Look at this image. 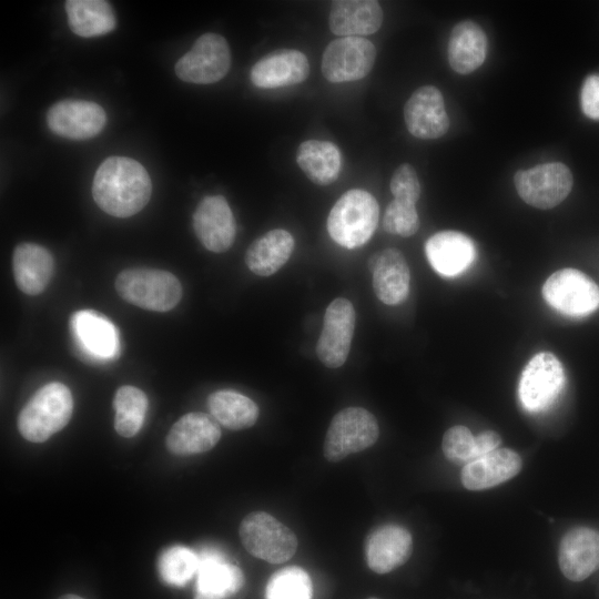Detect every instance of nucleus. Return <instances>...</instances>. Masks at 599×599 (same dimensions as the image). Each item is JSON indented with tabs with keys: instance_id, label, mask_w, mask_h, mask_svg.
<instances>
[{
	"instance_id": "obj_1",
	"label": "nucleus",
	"mask_w": 599,
	"mask_h": 599,
	"mask_svg": "<svg viewBox=\"0 0 599 599\" xmlns=\"http://www.w3.org/2000/svg\"><path fill=\"white\" fill-rule=\"evenodd\" d=\"M152 182L138 161L126 156H110L98 167L92 183L97 205L115 217H129L149 202Z\"/></svg>"
},
{
	"instance_id": "obj_2",
	"label": "nucleus",
	"mask_w": 599,
	"mask_h": 599,
	"mask_svg": "<svg viewBox=\"0 0 599 599\" xmlns=\"http://www.w3.org/2000/svg\"><path fill=\"white\" fill-rule=\"evenodd\" d=\"M73 413L69 387L51 382L39 388L18 416L21 436L31 443H43L67 426Z\"/></svg>"
},
{
	"instance_id": "obj_3",
	"label": "nucleus",
	"mask_w": 599,
	"mask_h": 599,
	"mask_svg": "<svg viewBox=\"0 0 599 599\" xmlns=\"http://www.w3.org/2000/svg\"><path fill=\"white\" fill-rule=\"evenodd\" d=\"M378 219L379 206L376 199L365 190L352 189L334 204L326 226L329 236L338 245L356 248L370 240Z\"/></svg>"
},
{
	"instance_id": "obj_4",
	"label": "nucleus",
	"mask_w": 599,
	"mask_h": 599,
	"mask_svg": "<svg viewBox=\"0 0 599 599\" xmlns=\"http://www.w3.org/2000/svg\"><path fill=\"white\" fill-rule=\"evenodd\" d=\"M114 286L125 302L153 312H167L182 297V285L177 277L156 268L123 270L118 274Z\"/></svg>"
},
{
	"instance_id": "obj_5",
	"label": "nucleus",
	"mask_w": 599,
	"mask_h": 599,
	"mask_svg": "<svg viewBox=\"0 0 599 599\" xmlns=\"http://www.w3.org/2000/svg\"><path fill=\"white\" fill-rule=\"evenodd\" d=\"M238 535L244 548L254 557L282 564L297 549L295 534L265 511H253L241 521Z\"/></svg>"
},
{
	"instance_id": "obj_6",
	"label": "nucleus",
	"mask_w": 599,
	"mask_h": 599,
	"mask_svg": "<svg viewBox=\"0 0 599 599\" xmlns=\"http://www.w3.org/2000/svg\"><path fill=\"white\" fill-rule=\"evenodd\" d=\"M379 436L375 416L362 407H347L332 419L324 440V456L337 463L373 446Z\"/></svg>"
},
{
	"instance_id": "obj_7",
	"label": "nucleus",
	"mask_w": 599,
	"mask_h": 599,
	"mask_svg": "<svg viewBox=\"0 0 599 599\" xmlns=\"http://www.w3.org/2000/svg\"><path fill=\"white\" fill-rule=\"evenodd\" d=\"M541 292L545 301L566 316L582 317L599 308V286L576 268L552 273Z\"/></svg>"
},
{
	"instance_id": "obj_8",
	"label": "nucleus",
	"mask_w": 599,
	"mask_h": 599,
	"mask_svg": "<svg viewBox=\"0 0 599 599\" xmlns=\"http://www.w3.org/2000/svg\"><path fill=\"white\" fill-rule=\"evenodd\" d=\"M231 65L226 40L214 32L199 37L192 48L175 63L177 78L195 84H211L223 79Z\"/></svg>"
},
{
	"instance_id": "obj_9",
	"label": "nucleus",
	"mask_w": 599,
	"mask_h": 599,
	"mask_svg": "<svg viewBox=\"0 0 599 599\" xmlns=\"http://www.w3.org/2000/svg\"><path fill=\"white\" fill-rule=\"evenodd\" d=\"M514 183L524 202L547 210L557 206L569 195L573 179L568 166L551 162L517 171Z\"/></svg>"
},
{
	"instance_id": "obj_10",
	"label": "nucleus",
	"mask_w": 599,
	"mask_h": 599,
	"mask_svg": "<svg viewBox=\"0 0 599 599\" xmlns=\"http://www.w3.org/2000/svg\"><path fill=\"white\" fill-rule=\"evenodd\" d=\"M565 384L560 361L549 352L536 354L521 372L518 395L529 412H541L557 398Z\"/></svg>"
},
{
	"instance_id": "obj_11",
	"label": "nucleus",
	"mask_w": 599,
	"mask_h": 599,
	"mask_svg": "<svg viewBox=\"0 0 599 599\" xmlns=\"http://www.w3.org/2000/svg\"><path fill=\"white\" fill-rule=\"evenodd\" d=\"M375 59V45L363 37L334 39L323 52L322 73L333 83L357 81L370 72Z\"/></svg>"
},
{
	"instance_id": "obj_12",
	"label": "nucleus",
	"mask_w": 599,
	"mask_h": 599,
	"mask_svg": "<svg viewBox=\"0 0 599 599\" xmlns=\"http://www.w3.org/2000/svg\"><path fill=\"white\" fill-rule=\"evenodd\" d=\"M70 331L77 351L85 361L102 363L119 355L118 329L103 314L78 311L70 318Z\"/></svg>"
},
{
	"instance_id": "obj_13",
	"label": "nucleus",
	"mask_w": 599,
	"mask_h": 599,
	"mask_svg": "<svg viewBox=\"0 0 599 599\" xmlns=\"http://www.w3.org/2000/svg\"><path fill=\"white\" fill-rule=\"evenodd\" d=\"M355 322V309L347 298H335L327 306L316 344L317 357L326 367L337 368L347 359Z\"/></svg>"
},
{
	"instance_id": "obj_14",
	"label": "nucleus",
	"mask_w": 599,
	"mask_h": 599,
	"mask_svg": "<svg viewBox=\"0 0 599 599\" xmlns=\"http://www.w3.org/2000/svg\"><path fill=\"white\" fill-rule=\"evenodd\" d=\"M106 123L104 109L87 100H62L47 112V124L57 135L70 140H89L98 135Z\"/></svg>"
},
{
	"instance_id": "obj_15",
	"label": "nucleus",
	"mask_w": 599,
	"mask_h": 599,
	"mask_svg": "<svg viewBox=\"0 0 599 599\" xmlns=\"http://www.w3.org/2000/svg\"><path fill=\"white\" fill-rule=\"evenodd\" d=\"M193 230L211 252L223 253L233 245L236 223L224 196L209 195L199 202L193 213Z\"/></svg>"
},
{
	"instance_id": "obj_16",
	"label": "nucleus",
	"mask_w": 599,
	"mask_h": 599,
	"mask_svg": "<svg viewBox=\"0 0 599 599\" xmlns=\"http://www.w3.org/2000/svg\"><path fill=\"white\" fill-rule=\"evenodd\" d=\"M404 119L409 133L423 140L438 139L449 129L443 94L434 85L414 91L404 106Z\"/></svg>"
},
{
	"instance_id": "obj_17",
	"label": "nucleus",
	"mask_w": 599,
	"mask_h": 599,
	"mask_svg": "<svg viewBox=\"0 0 599 599\" xmlns=\"http://www.w3.org/2000/svg\"><path fill=\"white\" fill-rule=\"evenodd\" d=\"M562 575L571 581H582L599 568V531L577 526L565 532L558 548Z\"/></svg>"
},
{
	"instance_id": "obj_18",
	"label": "nucleus",
	"mask_w": 599,
	"mask_h": 599,
	"mask_svg": "<svg viewBox=\"0 0 599 599\" xmlns=\"http://www.w3.org/2000/svg\"><path fill=\"white\" fill-rule=\"evenodd\" d=\"M413 551L410 532L396 524L382 525L367 536L365 558L376 573H387L404 565Z\"/></svg>"
},
{
	"instance_id": "obj_19",
	"label": "nucleus",
	"mask_w": 599,
	"mask_h": 599,
	"mask_svg": "<svg viewBox=\"0 0 599 599\" xmlns=\"http://www.w3.org/2000/svg\"><path fill=\"white\" fill-rule=\"evenodd\" d=\"M194 599H229L244 585L242 570L222 552L206 549L199 555Z\"/></svg>"
},
{
	"instance_id": "obj_20",
	"label": "nucleus",
	"mask_w": 599,
	"mask_h": 599,
	"mask_svg": "<svg viewBox=\"0 0 599 599\" xmlns=\"http://www.w3.org/2000/svg\"><path fill=\"white\" fill-rule=\"evenodd\" d=\"M221 438L219 423L204 413H187L170 428L166 449L176 456H191L211 450Z\"/></svg>"
},
{
	"instance_id": "obj_21",
	"label": "nucleus",
	"mask_w": 599,
	"mask_h": 599,
	"mask_svg": "<svg viewBox=\"0 0 599 599\" xmlns=\"http://www.w3.org/2000/svg\"><path fill=\"white\" fill-rule=\"evenodd\" d=\"M307 57L295 49H281L262 57L251 69L252 83L261 89L298 84L307 79Z\"/></svg>"
},
{
	"instance_id": "obj_22",
	"label": "nucleus",
	"mask_w": 599,
	"mask_h": 599,
	"mask_svg": "<svg viewBox=\"0 0 599 599\" xmlns=\"http://www.w3.org/2000/svg\"><path fill=\"white\" fill-rule=\"evenodd\" d=\"M522 459L510 448H497L466 464L461 484L468 490H485L500 485L519 474Z\"/></svg>"
},
{
	"instance_id": "obj_23",
	"label": "nucleus",
	"mask_w": 599,
	"mask_h": 599,
	"mask_svg": "<svg viewBox=\"0 0 599 599\" xmlns=\"http://www.w3.org/2000/svg\"><path fill=\"white\" fill-rule=\"evenodd\" d=\"M425 253L438 274L451 277L470 266L476 256V248L466 234L458 231H441L427 240Z\"/></svg>"
},
{
	"instance_id": "obj_24",
	"label": "nucleus",
	"mask_w": 599,
	"mask_h": 599,
	"mask_svg": "<svg viewBox=\"0 0 599 599\" xmlns=\"http://www.w3.org/2000/svg\"><path fill=\"white\" fill-rule=\"evenodd\" d=\"M12 271L18 288L28 295L42 293L50 283L54 260L48 248L35 243H20L12 254Z\"/></svg>"
},
{
	"instance_id": "obj_25",
	"label": "nucleus",
	"mask_w": 599,
	"mask_h": 599,
	"mask_svg": "<svg viewBox=\"0 0 599 599\" xmlns=\"http://www.w3.org/2000/svg\"><path fill=\"white\" fill-rule=\"evenodd\" d=\"M383 23V10L374 0H337L331 6L328 26L331 31L344 37L369 35Z\"/></svg>"
},
{
	"instance_id": "obj_26",
	"label": "nucleus",
	"mask_w": 599,
	"mask_h": 599,
	"mask_svg": "<svg viewBox=\"0 0 599 599\" xmlns=\"http://www.w3.org/2000/svg\"><path fill=\"white\" fill-rule=\"evenodd\" d=\"M410 272L403 253L396 248H386L378 253L373 270V288L379 301L387 305H397L409 293Z\"/></svg>"
},
{
	"instance_id": "obj_27",
	"label": "nucleus",
	"mask_w": 599,
	"mask_h": 599,
	"mask_svg": "<svg viewBox=\"0 0 599 599\" xmlns=\"http://www.w3.org/2000/svg\"><path fill=\"white\" fill-rule=\"evenodd\" d=\"M487 54V37L479 24L471 20L457 23L450 33L447 55L451 69L468 74L478 69Z\"/></svg>"
},
{
	"instance_id": "obj_28",
	"label": "nucleus",
	"mask_w": 599,
	"mask_h": 599,
	"mask_svg": "<svg viewBox=\"0 0 599 599\" xmlns=\"http://www.w3.org/2000/svg\"><path fill=\"white\" fill-rule=\"evenodd\" d=\"M295 246L292 234L274 229L256 238L247 248L245 263L256 275L275 274L288 261Z\"/></svg>"
},
{
	"instance_id": "obj_29",
	"label": "nucleus",
	"mask_w": 599,
	"mask_h": 599,
	"mask_svg": "<svg viewBox=\"0 0 599 599\" xmlns=\"http://www.w3.org/2000/svg\"><path fill=\"white\" fill-rule=\"evenodd\" d=\"M296 162L313 183L322 186L335 182L342 169L341 151L329 141L302 142L297 148Z\"/></svg>"
},
{
	"instance_id": "obj_30",
	"label": "nucleus",
	"mask_w": 599,
	"mask_h": 599,
	"mask_svg": "<svg viewBox=\"0 0 599 599\" xmlns=\"http://www.w3.org/2000/svg\"><path fill=\"white\" fill-rule=\"evenodd\" d=\"M65 11L71 31L79 37L103 35L116 27L114 11L104 0H68Z\"/></svg>"
},
{
	"instance_id": "obj_31",
	"label": "nucleus",
	"mask_w": 599,
	"mask_h": 599,
	"mask_svg": "<svg viewBox=\"0 0 599 599\" xmlns=\"http://www.w3.org/2000/svg\"><path fill=\"white\" fill-rule=\"evenodd\" d=\"M207 408L219 424L231 430L252 427L260 414L257 405L251 398L230 389L212 393L207 398Z\"/></svg>"
},
{
	"instance_id": "obj_32",
	"label": "nucleus",
	"mask_w": 599,
	"mask_h": 599,
	"mask_svg": "<svg viewBox=\"0 0 599 599\" xmlns=\"http://www.w3.org/2000/svg\"><path fill=\"white\" fill-rule=\"evenodd\" d=\"M114 429L125 438L135 436L145 419L148 397L143 390L131 385L118 388L113 398Z\"/></svg>"
},
{
	"instance_id": "obj_33",
	"label": "nucleus",
	"mask_w": 599,
	"mask_h": 599,
	"mask_svg": "<svg viewBox=\"0 0 599 599\" xmlns=\"http://www.w3.org/2000/svg\"><path fill=\"white\" fill-rule=\"evenodd\" d=\"M197 569V554L184 546H172L158 559L161 579L172 587H184L196 575Z\"/></svg>"
},
{
	"instance_id": "obj_34",
	"label": "nucleus",
	"mask_w": 599,
	"mask_h": 599,
	"mask_svg": "<svg viewBox=\"0 0 599 599\" xmlns=\"http://www.w3.org/2000/svg\"><path fill=\"white\" fill-rule=\"evenodd\" d=\"M312 580L308 573L296 566L275 571L268 579L265 599H311Z\"/></svg>"
},
{
	"instance_id": "obj_35",
	"label": "nucleus",
	"mask_w": 599,
	"mask_h": 599,
	"mask_svg": "<svg viewBox=\"0 0 599 599\" xmlns=\"http://www.w3.org/2000/svg\"><path fill=\"white\" fill-rule=\"evenodd\" d=\"M441 448L445 457L456 465L465 466L477 458L476 436L463 425H456L446 430Z\"/></svg>"
},
{
	"instance_id": "obj_36",
	"label": "nucleus",
	"mask_w": 599,
	"mask_h": 599,
	"mask_svg": "<svg viewBox=\"0 0 599 599\" xmlns=\"http://www.w3.org/2000/svg\"><path fill=\"white\" fill-rule=\"evenodd\" d=\"M383 227L387 233L408 237L419 229V217L414 204L393 200L386 207Z\"/></svg>"
},
{
	"instance_id": "obj_37",
	"label": "nucleus",
	"mask_w": 599,
	"mask_h": 599,
	"mask_svg": "<svg viewBox=\"0 0 599 599\" xmlns=\"http://www.w3.org/2000/svg\"><path fill=\"white\" fill-rule=\"evenodd\" d=\"M390 191L394 200L416 204L422 189L417 173L410 164L404 163L395 170L390 179Z\"/></svg>"
},
{
	"instance_id": "obj_38",
	"label": "nucleus",
	"mask_w": 599,
	"mask_h": 599,
	"mask_svg": "<svg viewBox=\"0 0 599 599\" xmlns=\"http://www.w3.org/2000/svg\"><path fill=\"white\" fill-rule=\"evenodd\" d=\"M580 104L586 116L599 120V74H590L583 81Z\"/></svg>"
},
{
	"instance_id": "obj_39",
	"label": "nucleus",
	"mask_w": 599,
	"mask_h": 599,
	"mask_svg": "<svg viewBox=\"0 0 599 599\" xmlns=\"http://www.w3.org/2000/svg\"><path fill=\"white\" fill-rule=\"evenodd\" d=\"M501 444V438L494 430H484L476 436L477 458L497 449Z\"/></svg>"
},
{
	"instance_id": "obj_40",
	"label": "nucleus",
	"mask_w": 599,
	"mask_h": 599,
	"mask_svg": "<svg viewBox=\"0 0 599 599\" xmlns=\"http://www.w3.org/2000/svg\"><path fill=\"white\" fill-rule=\"evenodd\" d=\"M378 253L373 254L368 260V268L373 272L377 263Z\"/></svg>"
},
{
	"instance_id": "obj_41",
	"label": "nucleus",
	"mask_w": 599,
	"mask_h": 599,
	"mask_svg": "<svg viewBox=\"0 0 599 599\" xmlns=\"http://www.w3.org/2000/svg\"><path fill=\"white\" fill-rule=\"evenodd\" d=\"M58 599H84V598H82V597H80L78 595L67 593V595L61 596Z\"/></svg>"
},
{
	"instance_id": "obj_42",
	"label": "nucleus",
	"mask_w": 599,
	"mask_h": 599,
	"mask_svg": "<svg viewBox=\"0 0 599 599\" xmlns=\"http://www.w3.org/2000/svg\"><path fill=\"white\" fill-rule=\"evenodd\" d=\"M372 599H375V598H372Z\"/></svg>"
}]
</instances>
